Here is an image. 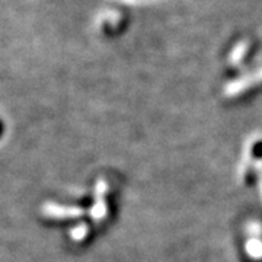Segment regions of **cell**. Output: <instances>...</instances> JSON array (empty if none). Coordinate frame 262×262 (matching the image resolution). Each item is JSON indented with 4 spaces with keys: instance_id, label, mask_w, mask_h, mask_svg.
<instances>
[{
    "instance_id": "cell-1",
    "label": "cell",
    "mask_w": 262,
    "mask_h": 262,
    "mask_svg": "<svg viewBox=\"0 0 262 262\" xmlns=\"http://www.w3.org/2000/svg\"><path fill=\"white\" fill-rule=\"evenodd\" d=\"M2 128H3V127H2V124H0V133H2Z\"/></svg>"
}]
</instances>
